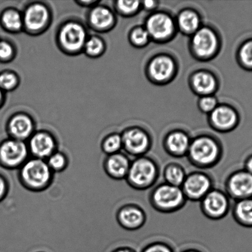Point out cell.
I'll return each instance as SVG.
<instances>
[{"instance_id":"cell-1","label":"cell","mask_w":252,"mask_h":252,"mask_svg":"<svg viewBox=\"0 0 252 252\" xmlns=\"http://www.w3.org/2000/svg\"><path fill=\"white\" fill-rule=\"evenodd\" d=\"M17 177L25 189L32 192H41L53 184L54 174L46 160L30 157L18 170Z\"/></svg>"},{"instance_id":"cell-2","label":"cell","mask_w":252,"mask_h":252,"mask_svg":"<svg viewBox=\"0 0 252 252\" xmlns=\"http://www.w3.org/2000/svg\"><path fill=\"white\" fill-rule=\"evenodd\" d=\"M31 157L26 142L8 138L0 142V166L19 170Z\"/></svg>"},{"instance_id":"cell-3","label":"cell","mask_w":252,"mask_h":252,"mask_svg":"<svg viewBox=\"0 0 252 252\" xmlns=\"http://www.w3.org/2000/svg\"><path fill=\"white\" fill-rule=\"evenodd\" d=\"M58 40L61 48L66 53H78L84 49L87 40L86 30L78 22H69L59 31Z\"/></svg>"},{"instance_id":"cell-4","label":"cell","mask_w":252,"mask_h":252,"mask_svg":"<svg viewBox=\"0 0 252 252\" xmlns=\"http://www.w3.org/2000/svg\"><path fill=\"white\" fill-rule=\"evenodd\" d=\"M156 176L154 163L145 158H140L131 164L126 179L131 186L144 189L154 182Z\"/></svg>"},{"instance_id":"cell-5","label":"cell","mask_w":252,"mask_h":252,"mask_svg":"<svg viewBox=\"0 0 252 252\" xmlns=\"http://www.w3.org/2000/svg\"><path fill=\"white\" fill-rule=\"evenodd\" d=\"M190 158L199 166H209L218 159L219 148L211 138L200 137L190 144L188 150Z\"/></svg>"},{"instance_id":"cell-6","label":"cell","mask_w":252,"mask_h":252,"mask_svg":"<svg viewBox=\"0 0 252 252\" xmlns=\"http://www.w3.org/2000/svg\"><path fill=\"white\" fill-rule=\"evenodd\" d=\"M26 143L30 156L36 159L46 160L58 150L56 138L48 131L35 132Z\"/></svg>"},{"instance_id":"cell-7","label":"cell","mask_w":252,"mask_h":252,"mask_svg":"<svg viewBox=\"0 0 252 252\" xmlns=\"http://www.w3.org/2000/svg\"><path fill=\"white\" fill-rule=\"evenodd\" d=\"M152 198L154 206L160 211H172L183 204L184 194L179 187L164 185L155 189Z\"/></svg>"},{"instance_id":"cell-8","label":"cell","mask_w":252,"mask_h":252,"mask_svg":"<svg viewBox=\"0 0 252 252\" xmlns=\"http://www.w3.org/2000/svg\"><path fill=\"white\" fill-rule=\"evenodd\" d=\"M49 10L44 4L30 5L22 16L24 27L31 33H38L49 24Z\"/></svg>"},{"instance_id":"cell-9","label":"cell","mask_w":252,"mask_h":252,"mask_svg":"<svg viewBox=\"0 0 252 252\" xmlns=\"http://www.w3.org/2000/svg\"><path fill=\"white\" fill-rule=\"evenodd\" d=\"M9 138L27 142L35 132V125L32 118L25 114L15 115L7 126Z\"/></svg>"},{"instance_id":"cell-10","label":"cell","mask_w":252,"mask_h":252,"mask_svg":"<svg viewBox=\"0 0 252 252\" xmlns=\"http://www.w3.org/2000/svg\"><path fill=\"white\" fill-rule=\"evenodd\" d=\"M229 192L239 200L252 198V174L244 170L234 174L229 179Z\"/></svg>"},{"instance_id":"cell-11","label":"cell","mask_w":252,"mask_h":252,"mask_svg":"<svg viewBox=\"0 0 252 252\" xmlns=\"http://www.w3.org/2000/svg\"><path fill=\"white\" fill-rule=\"evenodd\" d=\"M131 163L123 153L108 155L103 161V169L110 179L120 180L126 179Z\"/></svg>"},{"instance_id":"cell-12","label":"cell","mask_w":252,"mask_h":252,"mask_svg":"<svg viewBox=\"0 0 252 252\" xmlns=\"http://www.w3.org/2000/svg\"><path fill=\"white\" fill-rule=\"evenodd\" d=\"M122 136L123 148L130 155L138 156L146 152L149 138L143 131L137 128L126 131Z\"/></svg>"},{"instance_id":"cell-13","label":"cell","mask_w":252,"mask_h":252,"mask_svg":"<svg viewBox=\"0 0 252 252\" xmlns=\"http://www.w3.org/2000/svg\"><path fill=\"white\" fill-rule=\"evenodd\" d=\"M202 207L205 213L213 219H219L225 216L229 208L226 197L218 191H209L204 197Z\"/></svg>"},{"instance_id":"cell-14","label":"cell","mask_w":252,"mask_h":252,"mask_svg":"<svg viewBox=\"0 0 252 252\" xmlns=\"http://www.w3.org/2000/svg\"><path fill=\"white\" fill-rule=\"evenodd\" d=\"M211 186V181L206 175L192 174L184 180V194L193 200L204 198L209 193Z\"/></svg>"},{"instance_id":"cell-15","label":"cell","mask_w":252,"mask_h":252,"mask_svg":"<svg viewBox=\"0 0 252 252\" xmlns=\"http://www.w3.org/2000/svg\"><path fill=\"white\" fill-rule=\"evenodd\" d=\"M174 31V24L167 15L158 14L150 17L147 23L149 35L157 39L167 38Z\"/></svg>"},{"instance_id":"cell-16","label":"cell","mask_w":252,"mask_h":252,"mask_svg":"<svg viewBox=\"0 0 252 252\" xmlns=\"http://www.w3.org/2000/svg\"><path fill=\"white\" fill-rule=\"evenodd\" d=\"M116 219L122 228L133 230L140 228L144 223V215L137 207L125 206L118 210Z\"/></svg>"},{"instance_id":"cell-17","label":"cell","mask_w":252,"mask_h":252,"mask_svg":"<svg viewBox=\"0 0 252 252\" xmlns=\"http://www.w3.org/2000/svg\"><path fill=\"white\" fill-rule=\"evenodd\" d=\"M216 36L211 30L201 29L195 34L193 38L194 49L200 56L211 55L216 51Z\"/></svg>"},{"instance_id":"cell-18","label":"cell","mask_w":252,"mask_h":252,"mask_svg":"<svg viewBox=\"0 0 252 252\" xmlns=\"http://www.w3.org/2000/svg\"><path fill=\"white\" fill-rule=\"evenodd\" d=\"M89 24L96 31L105 32L113 26L114 17L107 7L96 6L89 14Z\"/></svg>"},{"instance_id":"cell-19","label":"cell","mask_w":252,"mask_h":252,"mask_svg":"<svg viewBox=\"0 0 252 252\" xmlns=\"http://www.w3.org/2000/svg\"><path fill=\"white\" fill-rule=\"evenodd\" d=\"M150 73L155 80H167L172 75L174 70V64L171 59L167 57H159L150 63Z\"/></svg>"},{"instance_id":"cell-20","label":"cell","mask_w":252,"mask_h":252,"mask_svg":"<svg viewBox=\"0 0 252 252\" xmlns=\"http://www.w3.org/2000/svg\"><path fill=\"white\" fill-rule=\"evenodd\" d=\"M212 120L216 127L221 129H228L235 125L237 116L231 108L221 107L212 112Z\"/></svg>"},{"instance_id":"cell-21","label":"cell","mask_w":252,"mask_h":252,"mask_svg":"<svg viewBox=\"0 0 252 252\" xmlns=\"http://www.w3.org/2000/svg\"><path fill=\"white\" fill-rule=\"evenodd\" d=\"M189 146V138L183 133L174 132L167 138V148L175 156L180 157L188 152Z\"/></svg>"},{"instance_id":"cell-22","label":"cell","mask_w":252,"mask_h":252,"mask_svg":"<svg viewBox=\"0 0 252 252\" xmlns=\"http://www.w3.org/2000/svg\"><path fill=\"white\" fill-rule=\"evenodd\" d=\"M234 215L243 226L252 227V198L239 200L234 208Z\"/></svg>"},{"instance_id":"cell-23","label":"cell","mask_w":252,"mask_h":252,"mask_svg":"<svg viewBox=\"0 0 252 252\" xmlns=\"http://www.w3.org/2000/svg\"><path fill=\"white\" fill-rule=\"evenodd\" d=\"M1 22L4 28L11 32H18L24 27L23 18L16 10L9 9L5 11Z\"/></svg>"},{"instance_id":"cell-24","label":"cell","mask_w":252,"mask_h":252,"mask_svg":"<svg viewBox=\"0 0 252 252\" xmlns=\"http://www.w3.org/2000/svg\"><path fill=\"white\" fill-rule=\"evenodd\" d=\"M192 83L197 92L202 94L212 93L216 87V81L213 76L206 73H197L194 76Z\"/></svg>"},{"instance_id":"cell-25","label":"cell","mask_w":252,"mask_h":252,"mask_svg":"<svg viewBox=\"0 0 252 252\" xmlns=\"http://www.w3.org/2000/svg\"><path fill=\"white\" fill-rule=\"evenodd\" d=\"M54 174L65 171L69 164V159L65 153L57 150L46 160Z\"/></svg>"},{"instance_id":"cell-26","label":"cell","mask_w":252,"mask_h":252,"mask_svg":"<svg viewBox=\"0 0 252 252\" xmlns=\"http://www.w3.org/2000/svg\"><path fill=\"white\" fill-rule=\"evenodd\" d=\"M123 148L122 136L113 133L103 138L101 144L102 152L107 156L120 153Z\"/></svg>"},{"instance_id":"cell-27","label":"cell","mask_w":252,"mask_h":252,"mask_svg":"<svg viewBox=\"0 0 252 252\" xmlns=\"http://www.w3.org/2000/svg\"><path fill=\"white\" fill-rule=\"evenodd\" d=\"M83 49L91 58H98L104 53L105 44L102 39L97 36H92L87 39Z\"/></svg>"},{"instance_id":"cell-28","label":"cell","mask_w":252,"mask_h":252,"mask_svg":"<svg viewBox=\"0 0 252 252\" xmlns=\"http://www.w3.org/2000/svg\"><path fill=\"white\" fill-rule=\"evenodd\" d=\"M179 21L180 27L186 32H193L199 27V17L192 11L182 12L179 17Z\"/></svg>"},{"instance_id":"cell-29","label":"cell","mask_w":252,"mask_h":252,"mask_svg":"<svg viewBox=\"0 0 252 252\" xmlns=\"http://www.w3.org/2000/svg\"><path fill=\"white\" fill-rule=\"evenodd\" d=\"M165 178L169 185L177 187L183 184L186 179L183 170L176 165H171L167 168L165 172Z\"/></svg>"},{"instance_id":"cell-30","label":"cell","mask_w":252,"mask_h":252,"mask_svg":"<svg viewBox=\"0 0 252 252\" xmlns=\"http://www.w3.org/2000/svg\"><path fill=\"white\" fill-rule=\"evenodd\" d=\"M19 84V79L16 74L10 71L0 74V89L10 91L16 88Z\"/></svg>"},{"instance_id":"cell-31","label":"cell","mask_w":252,"mask_h":252,"mask_svg":"<svg viewBox=\"0 0 252 252\" xmlns=\"http://www.w3.org/2000/svg\"><path fill=\"white\" fill-rule=\"evenodd\" d=\"M240 58L244 65L252 69V40L247 42L242 47Z\"/></svg>"},{"instance_id":"cell-32","label":"cell","mask_w":252,"mask_h":252,"mask_svg":"<svg viewBox=\"0 0 252 252\" xmlns=\"http://www.w3.org/2000/svg\"><path fill=\"white\" fill-rule=\"evenodd\" d=\"M14 49L11 44L7 41L0 42V60L8 61L13 58Z\"/></svg>"},{"instance_id":"cell-33","label":"cell","mask_w":252,"mask_h":252,"mask_svg":"<svg viewBox=\"0 0 252 252\" xmlns=\"http://www.w3.org/2000/svg\"><path fill=\"white\" fill-rule=\"evenodd\" d=\"M140 6V2L138 1H118L117 7L119 11L124 14L132 13Z\"/></svg>"},{"instance_id":"cell-34","label":"cell","mask_w":252,"mask_h":252,"mask_svg":"<svg viewBox=\"0 0 252 252\" xmlns=\"http://www.w3.org/2000/svg\"><path fill=\"white\" fill-rule=\"evenodd\" d=\"M148 36H149V34L147 31H144L142 29H138L133 32L132 39L133 43L135 44L142 45L146 43Z\"/></svg>"},{"instance_id":"cell-35","label":"cell","mask_w":252,"mask_h":252,"mask_svg":"<svg viewBox=\"0 0 252 252\" xmlns=\"http://www.w3.org/2000/svg\"><path fill=\"white\" fill-rule=\"evenodd\" d=\"M9 189L8 180L3 175L0 174V202L6 199L8 195Z\"/></svg>"},{"instance_id":"cell-36","label":"cell","mask_w":252,"mask_h":252,"mask_svg":"<svg viewBox=\"0 0 252 252\" xmlns=\"http://www.w3.org/2000/svg\"><path fill=\"white\" fill-rule=\"evenodd\" d=\"M216 100L213 97H207L201 100V106L205 112H213L216 109Z\"/></svg>"},{"instance_id":"cell-37","label":"cell","mask_w":252,"mask_h":252,"mask_svg":"<svg viewBox=\"0 0 252 252\" xmlns=\"http://www.w3.org/2000/svg\"><path fill=\"white\" fill-rule=\"evenodd\" d=\"M143 252H174L169 246L162 244H154L148 246Z\"/></svg>"},{"instance_id":"cell-38","label":"cell","mask_w":252,"mask_h":252,"mask_svg":"<svg viewBox=\"0 0 252 252\" xmlns=\"http://www.w3.org/2000/svg\"><path fill=\"white\" fill-rule=\"evenodd\" d=\"M246 167V171L252 174V156L250 158H249V159L247 160Z\"/></svg>"},{"instance_id":"cell-39","label":"cell","mask_w":252,"mask_h":252,"mask_svg":"<svg viewBox=\"0 0 252 252\" xmlns=\"http://www.w3.org/2000/svg\"><path fill=\"white\" fill-rule=\"evenodd\" d=\"M111 252H135V251H133L132 250V249H130L128 248H120L115 249V250H113V251Z\"/></svg>"},{"instance_id":"cell-40","label":"cell","mask_w":252,"mask_h":252,"mask_svg":"<svg viewBox=\"0 0 252 252\" xmlns=\"http://www.w3.org/2000/svg\"><path fill=\"white\" fill-rule=\"evenodd\" d=\"M144 4L147 8H151V7L154 6L155 2L153 1H145Z\"/></svg>"},{"instance_id":"cell-41","label":"cell","mask_w":252,"mask_h":252,"mask_svg":"<svg viewBox=\"0 0 252 252\" xmlns=\"http://www.w3.org/2000/svg\"><path fill=\"white\" fill-rule=\"evenodd\" d=\"M2 97H3V96H2V90L0 89V103L2 102Z\"/></svg>"},{"instance_id":"cell-42","label":"cell","mask_w":252,"mask_h":252,"mask_svg":"<svg viewBox=\"0 0 252 252\" xmlns=\"http://www.w3.org/2000/svg\"><path fill=\"white\" fill-rule=\"evenodd\" d=\"M184 252H200L197 251L191 250V251H185Z\"/></svg>"},{"instance_id":"cell-43","label":"cell","mask_w":252,"mask_h":252,"mask_svg":"<svg viewBox=\"0 0 252 252\" xmlns=\"http://www.w3.org/2000/svg\"><path fill=\"white\" fill-rule=\"evenodd\" d=\"M44 252L39 251V252Z\"/></svg>"}]
</instances>
